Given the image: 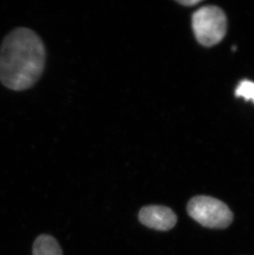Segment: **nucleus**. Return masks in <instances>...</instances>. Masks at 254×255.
Returning a JSON list of instances; mask_svg holds the SVG:
<instances>
[{
    "label": "nucleus",
    "instance_id": "1",
    "mask_svg": "<svg viewBox=\"0 0 254 255\" xmlns=\"http://www.w3.org/2000/svg\"><path fill=\"white\" fill-rule=\"evenodd\" d=\"M46 50L38 35L26 27L12 30L0 46V82L23 91L36 84L43 72Z\"/></svg>",
    "mask_w": 254,
    "mask_h": 255
},
{
    "label": "nucleus",
    "instance_id": "5",
    "mask_svg": "<svg viewBox=\"0 0 254 255\" xmlns=\"http://www.w3.org/2000/svg\"><path fill=\"white\" fill-rule=\"evenodd\" d=\"M33 255H63L58 241L49 235H41L36 239L32 248Z\"/></svg>",
    "mask_w": 254,
    "mask_h": 255
},
{
    "label": "nucleus",
    "instance_id": "6",
    "mask_svg": "<svg viewBox=\"0 0 254 255\" xmlns=\"http://www.w3.org/2000/svg\"><path fill=\"white\" fill-rule=\"evenodd\" d=\"M236 96L244 98L254 103V83L250 80H243L235 90Z\"/></svg>",
    "mask_w": 254,
    "mask_h": 255
},
{
    "label": "nucleus",
    "instance_id": "4",
    "mask_svg": "<svg viewBox=\"0 0 254 255\" xmlns=\"http://www.w3.org/2000/svg\"><path fill=\"white\" fill-rule=\"evenodd\" d=\"M139 221L142 225L156 231H169L178 222L173 210L164 206L150 205L142 207L139 212Z\"/></svg>",
    "mask_w": 254,
    "mask_h": 255
},
{
    "label": "nucleus",
    "instance_id": "3",
    "mask_svg": "<svg viewBox=\"0 0 254 255\" xmlns=\"http://www.w3.org/2000/svg\"><path fill=\"white\" fill-rule=\"evenodd\" d=\"M187 212L192 219L207 228H226L233 221L232 212L226 203L207 196H197L190 200Z\"/></svg>",
    "mask_w": 254,
    "mask_h": 255
},
{
    "label": "nucleus",
    "instance_id": "2",
    "mask_svg": "<svg viewBox=\"0 0 254 255\" xmlns=\"http://www.w3.org/2000/svg\"><path fill=\"white\" fill-rule=\"evenodd\" d=\"M192 29L200 43L212 46L224 38L227 29L226 14L216 6L202 7L192 16Z\"/></svg>",
    "mask_w": 254,
    "mask_h": 255
},
{
    "label": "nucleus",
    "instance_id": "7",
    "mask_svg": "<svg viewBox=\"0 0 254 255\" xmlns=\"http://www.w3.org/2000/svg\"><path fill=\"white\" fill-rule=\"evenodd\" d=\"M178 2L182 5H184V6H187V7H190V6H192V5L193 6V5L199 3L200 1H198V0H184V1H178Z\"/></svg>",
    "mask_w": 254,
    "mask_h": 255
}]
</instances>
